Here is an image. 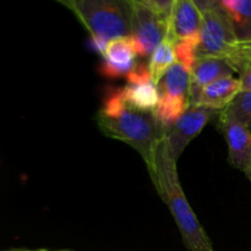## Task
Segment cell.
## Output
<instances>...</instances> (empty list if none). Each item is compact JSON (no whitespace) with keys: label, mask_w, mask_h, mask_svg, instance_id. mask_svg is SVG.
<instances>
[{"label":"cell","mask_w":251,"mask_h":251,"mask_svg":"<svg viewBox=\"0 0 251 251\" xmlns=\"http://www.w3.org/2000/svg\"><path fill=\"white\" fill-rule=\"evenodd\" d=\"M244 173H245V176H248V179L251 181V161L249 162V164H248V167H247V169H245Z\"/></svg>","instance_id":"21"},{"label":"cell","mask_w":251,"mask_h":251,"mask_svg":"<svg viewBox=\"0 0 251 251\" xmlns=\"http://www.w3.org/2000/svg\"><path fill=\"white\" fill-rule=\"evenodd\" d=\"M200 29L199 55H211L225 59L238 42L229 19L218 5H205Z\"/></svg>","instance_id":"4"},{"label":"cell","mask_w":251,"mask_h":251,"mask_svg":"<svg viewBox=\"0 0 251 251\" xmlns=\"http://www.w3.org/2000/svg\"><path fill=\"white\" fill-rule=\"evenodd\" d=\"M226 76H233V70L222 58L211 55H199L195 65L190 71V102L191 105L198 100L201 91Z\"/></svg>","instance_id":"10"},{"label":"cell","mask_w":251,"mask_h":251,"mask_svg":"<svg viewBox=\"0 0 251 251\" xmlns=\"http://www.w3.org/2000/svg\"><path fill=\"white\" fill-rule=\"evenodd\" d=\"M218 126L228 145V161L235 169L245 172L251 161V130L235 118L221 112Z\"/></svg>","instance_id":"7"},{"label":"cell","mask_w":251,"mask_h":251,"mask_svg":"<svg viewBox=\"0 0 251 251\" xmlns=\"http://www.w3.org/2000/svg\"><path fill=\"white\" fill-rule=\"evenodd\" d=\"M199 44H200V37L176 42L174 47H176V63L181 64L186 70L191 71L199 58Z\"/></svg>","instance_id":"18"},{"label":"cell","mask_w":251,"mask_h":251,"mask_svg":"<svg viewBox=\"0 0 251 251\" xmlns=\"http://www.w3.org/2000/svg\"><path fill=\"white\" fill-rule=\"evenodd\" d=\"M222 112L239 120L251 130V91H242Z\"/></svg>","instance_id":"17"},{"label":"cell","mask_w":251,"mask_h":251,"mask_svg":"<svg viewBox=\"0 0 251 251\" xmlns=\"http://www.w3.org/2000/svg\"><path fill=\"white\" fill-rule=\"evenodd\" d=\"M190 71L181 64L176 63L158 83L159 96L172 100H190Z\"/></svg>","instance_id":"13"},{"label":"cell","mask_w":251,"mask_h":251,"mask_svg":"<svg viewBox=\"0 0 251 251\" xmlns=\"http://www.w3.org/2000/svg\"><path fill=\"white\" fill-rule=\"evenodd\" d=\"M136 0H71L76 15L91 38L110 42L131 36Z\"/></svg>","instance_id":"3"},{"label":"cell","mask_w":251,"mask_h":251,"mask_svg":"<svg viewBox=\"0 0 251 251\" xmlns=\"http://www.w3.org/2000/svg\"><path fill=\"white\" fill-rule=\"evenodd\" d=\"M202 11L195 0H176L168 19V38L174 43L200 37Z\"/></svg>","instance_id":"8"},{"label":"cell","mask_w":251,"mask_h":251,"mask_svg":"<svg viewBox=\"0 0 251 251\" xmlns=\"http://www.w3.org/2000/svg\"><path fill=\"white\" fill-rule=\"evenodd\" d=\"M168 20L150 9L141 1H135L131 39L137 58H150L154 49L168 38Z\"/></svg>","instance_id":"5"},{"label":"cell","mask_w":251,"mask_h":251,"mask_svg":"<svg viewBox=\"0 0 251 251\" xmlns=\"http://www.w3.org/2000/svg\"><path fill=\"white\" fill-rule=\"evenodd\" d=\"M199 6L218 5L229 19L238 41H251V0H195Z\"/></svg>","instance_id":"12"},{"label":"cell","mask_w":251,"mask_h":251,"mask_svg":"<svg viewBox=\"0 0 251 251\" xmlns=\"http://www.w3.org/2000/svg\"><path fill=\"white\" fill-rule=\"evenodd\" d=\"M33 251H74L70 249H58V250H50V249H38V250H33Z\"/></svg>","instance_id":"23"},{"label":"cell","mask_w":251,"mask_h":251,"mask_svg":"<svg viewBox=\"0 0 251 251\" xmlns=\"http://www.w3.org/2000/svg\"><path fill=\"white\" fill-rule=\"evenodd\" d=\"M149 173L157 193L171 211L188 250L216 251L186 199L179 180L176 162L169 154L164 139L158 145L153 167Z\"/></svg>","instance_id":"2"},{"label":"cell","mask_w":251,"mask_h":251,"mask_svg":"<svg viewBox=\"0 0 251 251\" xmlns=\"http://www.w3.org/2000/svg\"><path fill=\"white\" fill-rule=\"evenodd\" d=\"M220 113V110L212 108L190 105L188 110L166 131L164 141L172 158L178 162L189 144L196 139L208 122Z\"/></svg>","instance_id":"6"},{"label":"cell","mask_w":251,"mask_h":251,"mask_svg":"<svg viewBox=\"0 0 251 251\" xmlns=\"http://www.w3.org/2000/svg\"><path fill=\"white\" fill-rule=\"evenodd\" d=\"M56 1H59L60 4H63V5H65L66 7H70L71 0H56Z\"/></svg>","instance_id":"22"},{"label":"cell","mask_w":251,"mask_h":251,"mask_svg":"<svg viewBox=\"0 0 251 251\" xmlns=\"http://www.w3.org/2000/svg\"><path fill=\"white\" fill-rule=\"evenodd\" d=\"M225 60L239 75L243 91H251V41H238Z\"/></svg>","instance_id":"14"},{"label":"cell","mask_w":251,"mask_h":251,"mask_svg":"<svg viewBox=\"0 0 251 251\" xmlns=\"http://www.w3.org/2000/svg\"><path fill=\"white\" fill-rule=\"evenodd\" d=\"M126 103L144 112H153L159 102L158 86L154 82L146 85H127L123 87Z\"/></svg>","instance_id":"15"},{"label":"cell","mask_w":251,"mask_h":251,"mask_svg":"<svg viewBox=\"0 0 251 251\" xmlns=\"http://www.w3.org/2000/svg\"><path fill=\"white\" fill-rule=\"evenodd\" d=\"M139 1H141L142 4H145L150 9H152L157 14H159L164 19L168 20L176 0H139Z\"/></svg>","instance_id":"20"},{"label":"cell","mask_w":251,"mask_h":251,"mask_svg":"<svg viewBox=\"0 0 251 251\" xmlns=\"http://www.w3.org/2000/svg\"><path fill=\"white\" fill-rule=\"evenodd\" d=\"M96 120L105 136L125 142L139 152L151 171L158 145L166 136V129L153 113L127 104L123 87H108Z\"/></svg>","instance_id":"1"},{"label":"cell","mask_w":251,"mask_h":251,"mask_svg":"<svg viewBox=\"0 0 251 251\" xmlns=\"http://www.w3.org/2000/svg\"><path fill=\"white\" fill-rule=\"evenodd\" d=\"M103 61L100 64V74L107 78H126L136 64V51L131 37L113 39L108 42L103 53Z\"/></svg>","instance_id":"9"},{"label":"cell","mask_w":251,"mask_h":251,"mask_svg":"<svg viewBox=\"0 0 251 251\" xmlns=\"http://www.w3.org/2000/svg\"><path fill=\"white\" fill-rule=\"evenodd\" d=\"M129 85H146V83L153 82L152 81L151 71H150L149 64L136 63L126 76Z\"/></svg>","instance_id":"19"},{"label":"cell","mask_w":251,"mask_h":251,"mask_svg":"<svg viewBox=\"0 0 251 251\" xmlns=\"http://www.w3.org/2000/svg\"><path fill=\"white\" fill-rule=\"evenodd\" d=\"M242 91V82L239 78L226 76L206 86L193 105H202L222 112Z\"/></svg>","instance_id":"11"},{"label":"cell","mask_w":251,"mask_h":251,"mask_svg":"<svg viewBox=\"0 0 251 251\" xmlns=\"http://www.w3.org/2000/svg\"><path fill=\"white\" fill-rule=\"evenodd\" d=\"M176 63V47L174 42L169 38H166L150 56L149 68L151 71L152 81L158 86L163 76L169 70L172 65Z\"/></svg>","instance_id":"16"},{"label":"cell","mask_w":251,"mask_h":251,"mask_svg":"<svg viewBox=\"0 0 251 251\" xmlns=\"http://www.w3.org/2000/svg\"><path fill=\"white\" fill-rule=\"evenodd\" d=\"M7 251H33V250H28V249H14V250H7Z\"/></svg>","instance_id":"24"}]
</instances>
